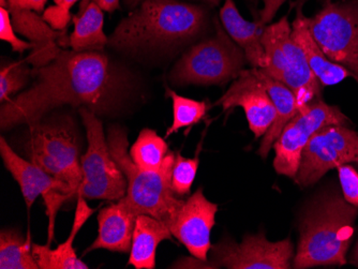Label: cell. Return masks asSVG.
Returning <instances> with one entry per match:
<instances>
[{"instance_id": "cell-30", "label": "cell", "mask_w": 358, "mask_h": 269, "mask_svg": "<svg viewBox=\"0 0 358 269\" xmlns=\"http://www.w3.org/2000/svg\"><path fill=\"white\" fill-rule=\"evenodd\" d=\"M0 39L9 43L12 50L17 53H23L27 50L32 49V44L30 42L23 41L15 35L11 14L3 6H0Z\"/></svg>"}, {"instance_id": "cell-1", "label": "cell", "mask_w": 358, "mask_h": 269, "mask_svg": "<svg viewBox=\"0 0 358 269\" xmlns=\"http://www.w3.org/2000/svg\"><path fill=\"white\" fill-rule=\"evenodd\" d=\"M35 83L17 97L1 104V129L40 122L46 113L71 104L96 115L112 113L130 90L128 72L100 52L62 50L57 57L31 71Z\"/></svg>"}, {"instance_id": "cell-32", "label": "cell", "mask_w": 358, "mask_h": 269, "mask_svg": "<svg viewBox=\"0 0 358 269\" xmlns=\"http://www.w3.org/2000/svg\"><path fill=\"white\" fill-rule=\"evenodd\" d=\"M48 0H0V6L7 9L31 10L37 13H43Z\"/></svg>"}, {"instance_id": "cell-7", "label": "cell", "mask_w": 358, "mask_h": 269, "mask_svg": "<svg viewBox=\"0 0 358 269\" xmlns=\"http://www.w3.org/2000/svg\"><path fill=\"white\" fill-rule=\"evenodd\" d=\"M28 159L41 166L58 182L78 194L83 173L80 166L78 138L72 126L66 122H36L29 124Z\"/></svg>"}, {"instance_id": "cell-2", "label": "cell", "mask_w": 358, "mask_h": 269, "mask_svg": "<svg viewBox=\"0 0 358 269\" xmlns=\"http://www.w3.org/2000/svg\"><path fill=\"white\" fill-rule=\"evenodd\" d=\"M207 23L202 6L176 0H143L122 20L108 39V45L124 52L154 51L188 43Z\"/></svg>"}, {"instance_id": "cell-19", "label": "cell", "mask_w": 358, "mask_h": 269, "mask_svg": "<svg viewBox=\"0 0 358 269\" xmlns=\"http://www.w3.org/2000/svg\"><path fill=\"white\" fill-rule=\"evenodd\" d=\"M221 22L233 41L241 46L247 62L253 68L264 69L267 66L266 54L262 43L265 23L248 22L243 19L235 6L234 0H224L220 10Z\"/></svg>"}, {"instance_id": "cell-26", "label": "cell", "mask_w": 358, "mask_h": 269, "mask_svg": "<svg viewBox=\"0 0 358 269\" xmlns=\"http://www.w3.org/2000/svg\"><path fill=\"white\" fill-rule=\"evenodd\" d=\"M31 71L27 61L9 62L0 70V102L9 101L12 94L25 87Z\"/></svg>"}, {"instance_id": "cell-23", "label": "cell", "mask_w": 358, "mask_h": 269, "mask_svg": "<svg viewBox=\"0 0 358 269\" xmlns=\"http://www.w3.org/2000/svg\"><path fill=\"white\" fill-rule=\"evenodd\" d=\"M0 268L39 269L32 253L30 235L27 238L14 230L0 233Z\"/></svg>"}, {"instance_id": "cell-11", "label": "cell", "mask_w": 358, "mask_h": 269, "mask_svg": "<svg viewBox=\"0 0 358 269\" xmlns=\"http://www.w3.org/2000/svg\"><path fill=\"white\" fill-rule=\"evenodd\" d=\"M358 162V132L341 124L323 126L303 148L295 182L313 186L329 170Z\"/></svg>"}, {"instance_id": "cell-37", "label": "cell", "mask_w": 358, "mask_h": 269, "mask_svg": "<svg viewBox=\"0 0 358 269\" xmlns=\"http://www.w3.org/2000/svg\"><path fill=\"white\" fill-rule=\"evenodd\" d=\"M248 1H251V3H255L257 5V0H248ZM325 1V3H331V0H324Z\"/></svg>"}, {"instance_id": "cell-28", "label": "cell", "mask_w": 358, "mask_h": 269, "mask_svg": "<svg viewBox=\"0 0 358 269\" xmlns=\"http://www.w3.org/2000/svg\"><path fill=\"white\" fill-rule=\"evenodd\" d=\"M55 5L42 14L44 21L55 30H66L71 20V9L80 0H54Z\"/></svg>"}, {"instance_id": "cell-9", "label": "cell", "mask_w": 358, "mask_h": 269, "mask_svg": "<svg viewBox=\"0 0 358 269\" xmlns=\"http://www.w3.org/2000/svg\"><path fill=\"white\" fill-rule=\"evenodd\" d=\"M308 25L325 55L358 80V0L325 3Z\"/></svg>"}, {"instance_id": "cell-27", "label": "cell", "mask_w": 358, "mask_h": 269, "mask_svg": "<svg viewBox=\"0 0 358 269\" xmlns=\"http://www.w3.org/2000/svg\"><path fill=\"white\" fill-rule=\"evenodd\" d=\"M199 157L188 159L182 156L180 152L175 154L174 166H173L172 189L176 196H188L191 187L194 182L198 172Z\"/></svg>"}, {"instance_id": "cell-5", "label": "cell", "mask_w": 358, "mask_h": 269, "mask_svg": "<svg viewBox=\"0 0 358 269\" xmlns=\"http://www.w3.org/2000/svg\"><path fill=\"white\" fill-rule=\"evenodd\" d=\"M238 44L216 22L214 37L195 44L177 61L170 73L175 85H224L236 80L246 64Z\"/></svg>"}, {"instance_id": "cell-4", "label": "cell", "mask_w": 358, "mask_h": 269, "mask_svg": "<svg viewBox=\"0 0 358 269\" xmlns=\"http://www.w3.org/2000/svg\"><path fill=\"white\" fill-rule=\"evenodd\" d=\"M108 148L110 154L127 178L124 202L138 215H148L162 221L166 226L174 218L185 200L178 198L172 189L175 154L170 152L158 170H146L136 166L128 152V138L122 126L108 129Z\"/></svg>"}, {"instance_id": "cell-22", "label": "cell", "mask_w": 358, "mask_h": 269, "mask_svg": "<svg viewBox=\"0 0 358 269\" xmlns=\"http://www.w3.org/2000/svg\"><path fill=\"white\" fill-rule=\"evenodd\" d=\"M103 10L94 1L80 3L73 17L74 28L68 45L76 52H100L108 44L103 31Z\"/></svg>"}, {"instance_id": "cell-6", "label": "cell", "mask_w": 358, "mask_h": 269, "mask_svg": "<svg viewBox=\"0 0 358 269\" xmlns=\"http://www.w3.org/2000/svg\"><path fill=\"white\" fill-rule=\"evenodd\" d=\"M262 43L267 66L261 70L294 92L299 108L321 99L322 85L299 44L292 38L287 17L265 28Z\"/></svg>"}, {"instance_id": "cell-17", "label": "cell", "mask_w": 358, "mask_h": 269, "mask_svg": "<svg viewBox=\"0 0 358 269\" xmlns=\"http://www.w3.org/2000/svg\"><path fill=\"white\" fill-rule=\"evenodd\" d=\"M138 217L124 198L102 208L98 215V237L87 249L88 252L104 249L113 252L130 253Z\"/></svg>"}, {"instance_id": "cell-18", "label": "cell", "mask_w": 358, "mask_h": 269, "mask_svg": "<svg viewBox=\"0 0 358 269\" xmlns=\"http://www.w3.org/2000/svg\"><path fill=\"white\" fill-rule=\"evenodd\" d=\"M292 38L299 44L307 59L308 65L317 76L322 87L337 85L349 76L354 78L347 68L331 61L322 51L309 29L308 17L303 15L301 5L296 7V17L292 24Z\"/></svg>"}, {"instance_id": "cell-38", "label": "cell", "mask_w": 358, "mask_h": 269, "mask_svg": "<svg viewBox=\"0 0 358 269\" xmlns=\"http://www.w3.org/2000/svg\"><path fill=\"white\" fill-rule=\"evenodd\" d=\"M357 163H358V162H357Z\"/></svg>"}, {"instance_id": "cell-24", "label": "cell", "mask_w": 358, "mask_h": 269, "mask_svg": "<svg viewBox=\"0 0 358 269\" xmlns=\"http://www.w3.org/2000/svg\"><path fill=\"white\" fill-rule=\"evenodd\" d=\"M169 145L155 130L143 129L130 150V156L143 170H158L168 156Z\"/></svg>"}, {"instance_id": "cell-29", "label": "cell", "mask_w": 358, "mask_h": 269, "mask_svg": "<svg viewBox=\"0 0 358 269\" xmlns=\"http://www.w3.org/2000/svg\"><path fill=\"white\" fill-rule=\"evenodd\" d=\"M94 210L90 208L87 200L82 196H76V216H74L73 224H72L71 231H70L69 237H68L64 244H60L58 248L64 252L74 253L76 250L73 248V242H76L78 233L82 230L84 224L87 222L90 217L94 214Z\"/></svg>"}, {"instance_id": "cell-34", "label": "cell", "mask_w": 358, "mask_h": 269, "mask_svg": "<svg viewBox=\"0 0 358 269\" xmlns=\"http://www.w3.org/2000/svg\"><path fill=\"white\" fill-rule=\"evenodd\" d=\"M351 263L358 267V242L356 244L355 249H354L353 254H352Z\"/></svg>"}, {"instance_id": "cell-8", "label": "cell", "mask_w": 358, "mask_h": 269, "mask_svg": "<svg viewBox=\"0 0 358 269\" xmlns=\"http://www.w3.org/2000/svg\"><path fill=\"white\" fill-rule=\"evenodd\" d=\"M78 112L85 126L88 147L80 157L83 180L76 196L86 200H122L127 194V178L110 154L101 120L88 108H80Z\"/></svg>"}, {"instance_id": "cell-36", "label": "cell", "mask_w": 358, "mask_h": 269, "mask_svg": "<svg viewBox=\"0 0 358 269\" xmlns=\"http://www.w3.org/2000/svg\"><path fill=\"white\" fill-rule=\"evenodd\" d=\"M205 1H207V3H210V5L217 6L219 5V1H220V0H205Z\"/></svg>"}, {"instance_id": "cell-10", "label": "cell", "mask_w": 358, "mask_h": 269, "mask_svg": "<svg viewBox=\"0 0 358 269\" xmlns=\"http://www.w3.org/2000/svg\"><path fill=\"white\" fill-rule=\"evenodd\" d=\"M349 118L338 106H331L317 99L299 108L292 118L273 148L275 150L273 168L280 175L295 178L301 162V154L315 132L329 124L348 126Z\"/></svg>"}, {"instance_id": "cell-15", "label": "cell", "mask_w": 358, "mask_h": 269, "mask_svg": "<svg viewBox=\"0 0 358 269\" xmlns=\"http://www.w3.org/2000/svg\"><path fill=\"white\" fill-rule=\"evenodd\" d=\"M223 112L241 108L255 138L264 136L275 118V108L255 68L241 72L234 83L217 101Z\"/></svg>"}, {"instance_id": "cell-35", "label": "cell", "mask_w": 358, "mask_h": 269, "mask_svg": "<svg viewBox=\"0 0 358 269\" xmlns=\"http://www.w3.org/2000/svg\"><path fill=\"white\" fill-rule=\"evenodd\" d=\"M141 1H143V0H124V3H126V5L131 6V7H134V6L138 5V3H141Z\"/></svg>"}, {"instance_id": "cell-20", "label": "cell", "mask_w": 358, "mask_h": 269, "mask_svg": "<svg viewBox=\"0 0 358 269\" xmlns=\"http://www.w3.org/2000/svg\"><path fill=\"white\" fill-rule=\"evenodd\" d=\"M255 70L263 86L271 96L275 108V120L268 131L263 136L259 152H257V154L265 159L287 122L299 113V108L294 92H292L287 86L267 75L259 68H255Z\"/></svg>"}, {"instance_id": "cell-21", "label": "cell", "mask_w": 358, "mask_h": 269, "mask_svg": "<svg viewBox=\"0 0 358 269\" xmlns=\"http://www.w3.org/2000/svg\"><path fill=\"white\" fill-rule=\"evenodd\" d=\"M170 228L158 219L141 215L136 219L128 265L136 269H154L159 244L172 240Z\"/></svg>"}, {"instance_id": "cell-31", "label": "cell", "mask_w": 358, "mask_h": 269, "mask_svg": "<svg viewBox=\"0 0 358 269\" xmlns=\"http://www.w3.org/2000/svg\"><path fill=\"white\" fill-rule=\"evenodd\" d=\"M343 196L349 204L358 208V172L349 164L338 166Z\"/></svg>"}, {"instance_id": "cell-25", "label": "cell", "mask_w": 358, "mask_h": 269, "mask_svg": "<svg viewBox=\"0 0 358 269\" xmlns=\"http://www.w3.org/2000/svg\"><path fill=\"white\" fill-rule=\"evenodd\" d=\"M166 96L172 99L173 124L169 126L166 138L176 133L182 128H190L199 124L206 116L208 110L206 102L182 97L169 87H166Z\"/></svg>"}, {"instance_id": "cell-12", "label": "cell", "mask_w": 358, "mask_h": 269, "mask_svg": "<svg viewBox=\"0 0 358 269\" xmlns=\"http://www.w3.org/2000/svg\"><path fill=\"white\" fill-rule=\"evenodd\" d=\"M210 260L205 268L227 269H289L294 259L291 240L269 242L265 233L246 235L237 244L232 240H220L211 246Z\"/></svg>"}, {"instance_id": "cell-14", "label": "cell", "mask_w": 358, "mask_h": 269, "mask_svg": "<svg viewBox=\"0 0 358 269\" xmlns=\"http://www.w3.org/2000/svg\"><path fill=\"white\" fill-rule=\"evenodd\" d=\"M218 205L209 202L199 189L189 196L168 224L173 236L198 259V268H205L210 251V233L216 224Z\"/></svg>"}, {"instance_id": "cell-3", "label": "cell", "mask_w": 358, "mask_h": 269, "mask_svg": "<svg viewBox=\"0 0 358 269\" xmlns=\"http://www.w3.org/2000/svg\"><path fill=\"white\" fill-rule=\"evenodd\" d=\"M358 208L336 194H323L306 210L293 268L345 265Z\"/></svg>"}, {"instance_id": "cell-16", "label": "cell", "mask_w": 358, "mask_h": 269, "mask_svg": "<svg viewBox=\"0 0 358 269\" xmlns=\"http://www.w3.org/2000/svg\"><path fill=\"white\" fill-rule=\"evenodd\" d=\"M11 14L14 29L29 40L31 52L26 61L35 68L43 67L53 61L64 46L66 30H55L44 21L37 12L31 10L8 9Z\"/></svg>"}, {"instance_id": "cell-33", "label": "cell", "mask_w": 358, "mask_h": 269, "mask_svg": "<svg viewBox=\"0 0 358 269\" xmlns=\"http://www.w3.org/2000/svg\"><path fill=\"white\" fill-rule=\"evenodd\" d=\"M83 1H94L99 6L103 11L114 12L120 8V0H83Z\"/></svg>"}, {"instance_id": "cell-13", "label": "cell", "mask_w": 358, "mask_h": 269, "mask_svg": "<svg viewBox=\"0 0 358 269\" xmlns=\"http://www.w3.org/2000/svg\"><path fill=\"white\" fill-rule=\"evenodd\" d=\"M0 154L6 168L19 184L28 210L31 208L38 196L43 198L48 217V244L52 245L56 215L64 203L74 198L71 190L67 184L50 175L41 166L16 154L5 138H0Z\"/></svg>"}]
</instances>
